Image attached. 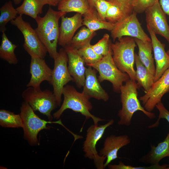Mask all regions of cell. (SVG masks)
Segmentation results:
<instances>
[{
    "instance_id": "obj_18",
    "label": "cell",
    "mask_w": 169,
    "mask_h": 169,
    "mask_svg": "<svg viewBox=\"0 0 169 169\" xmlns=\"http://www.w3.org/2000/svg\"><path fill=\"white\" fill-rule=\"evenodd\" d=\"M131 140L127 135L116 136L111 135L106 138L104 146L99 153L101 156L106 157L105 168L112 161L118 158V151L123 147L129 144Z\"/></svg>"
},
{
    "instance_id": "obj_13",
    "label": "cell",
    "mask_w": 169,
    "mask_h": 169,
    "mask_svg": "<svg viewBox=\"0 0 169 169\" xmlns=\"http://www.w3.org/2000/svg\"><path fill=\"white\" fill-rule=\"evenodd\" d=\"M147 26L156 34L164 37L169 43V25L166 14L157 1L145 11Z\"/></svg>"
},
{
    "instance_id": "obj_3",
    "label": "cell",
    "mask_w": 169,
    "mask_h": 169,
    "mask_svg": "<svg viewBox=\"0 0 169 169\" xmlns=\"http://www.w3.org/2000/svg\"><path fill=\"white\" fill-rule=\"evenodd\" d=\"M62 95L64 96L63 103L59 109L53 114L54 119H59L65 110L70 109L80 113L86 119H92L95 125H98L99 121L104 120L90 113L92 106L90 101V98L82 92H78L73 86L67 84L65 85Z\"/></svg>"
},
{
    "instance_id": "obj_21",
    "label": "cell",
    "mask_w": 169,
    "mask_h": 169,
    "mask_svg": "<svg viewBox=\"0 0 169 169\" xmlns=\"http://www.w3.org/2000/svg\"><path fill=\"white\" fill-rule=\"evenodd\" d=\"M135 63L136 71V81L139 87H142L145 93L148 92L154 83V75L151 73L141 61L138 55L135 54Z\"/></svg>"
},
{
    "instance_id": "obj_2",
    "label": "cell",
    "mask_w": 169,
    "mask_h": 169,
    "mask_svg": "<svg viewBox=\"0 0 169 169\" xmlns=\"http://www.w3.org/2000/svg\"><path fill=\"white\" fill-rule=\"evenodd\" d=\"M138 87L136 81L130 79L121 86L120 93L122 108L118 114L120 118L118 122L119 125H130L133 115L137 111H142L150 119L156 117L154 113L146 111L141 106L138 99Z\"/></svg>"
},
{
    "instance_id": "obj_37",
    "label": "cell",
    "mask_w": 169,
    "mask_h": 169,
    "mask_svg": "<svg viewBox=\"0 0 169 169\" xmlns=\"http://www.w3.org/2000/svg\"><path fill=\"white\" fill-rule=\"evenodd\" d=\"M156 107L159 111L158 118L155 123L148 126V128H149L157 127L161 119H165L169 123V111L165 108L161 101L157 104Z\"/></svg>"
},
{
    "instance_id": "obj_41",
    "label": "cell",
    "mask_w": 169,
    "mask_h": 169,
    "mask_svg": "<svg viewBox=\"0 0 169 169\" xmlns=\"http://www.w3.org/2000/svg\"><path fill=\"white\" fill-rule=\"evenodd\" d=\"M14 3L16 4H19L22 0H13Z\"/></svg>"
},
{
    "instance_id": "obj_7",
    "label": "cell",
    "mask_w": 169,
    "mask_h": 169,
    "mask_svg": "<svg viewBox=\"0 0 169 169\" xmlns=\"http://www.w3.org/2000/svg\"><path fill=\"white\" fill-rule=\"evenodd\" d=\"M22 96L34 111H38L46 115L49 121L52 120L51 113L58 106L53 91L48 89L37 90L29 87L23 91Z\"/></svg>"
},
{
    "instance_id": "obj_12",
    "label": "cell",
    "mask_w": 169,
    "mask_h": 169,
    "mask_svg": "<svg viewBox=\"0 0 169 169\" xmlns=\"http://www.w3.org/2000/svg\"><path fill=\"white\" fill-rule=\"evenodd\" d=\"M169 91V68L163 74L147 92L139 98L144 109L151 112L156 105L161 102L163 96Z\"/></svg>"
},
{
    "instance_id": "obj_25",
    "label": "cell",
    "mask_w": 169,
    "mask_h": 169,
    "mask_svg": "<svg viewBox=\"0 0 169 169\" xmlns=\"http://www.w3.org/2000/svg\"><path fill=\"white\" fill-rule=\"evenodd\" d=\"M90 8L88 0H61L58 5L59 11L66 13L75 12L82 15Z\"/></svg>"
},
{
    "instance_id": "obj_39",
    "label": "cell",
    "mask_w": 169,
    "mask_h": 169,
    "mask_svg": "<svg viewBox=\"0 0 169 169\" xmlns=\"http://www.w3.org/2000/svg\"><path fill=\"white\" fill-rule=\"evenodd\" d=\"M61 0H46L48 3V4L53 6H56L58 5Z\"/></svg>"
},
{
    "instance_id": "obj_16",
    "label": "cell",
    "mask_w": 169,
    "mask_h": 169,
    "mask_svg": "<svg viewBox=\"0 0 169 169\" xmlns=\"http://www.w3.org/2000/svg\"><path fill=\"white\" fill-rule=\"evenodd\" d=\"M83 15L77 13L70 17H61V23L59 27L58 44L63 47L70 44L71 40L77 30L83 25Z\"/></svg>"
},
{
    "instance_id": "obj_32",
    "label": "cell",
    "mask_w": 169,
    "mask_h": 169,
    "mask_svg": "<svg viewBox=\"0 0 169 169\" xmlns=\"http://www.w3.org/2000/svg\"><path fill=\"white\" fill-rule=\"evenodd\" d=\"M110 36L107 33L105 34L103 38L95 44L91 45L95 53L102 57L107 55L110 47Z\"/></svg>"
},
{
    "instance_id": "obj_4",
    "label": "cell",
    "mask_w": 169,
    "mask_h": 169,
    "mask_svg": "<svg viewBox=\"0 0 169 169\" xmlns=\"http://www.w3.org/2000/svg\"><path fill=\"white\" fill-rule=\"evenodd\" d=\"M136 43L134 38L125 36L118 39L114 43H110L113 60L118 68L127 73L130 79L136 81V72L134 68V50Z\"/></svg>"
},
{
    "instance_id": "obj_29",
    "label": "cell",
    "mask_w": 169,
    "mask_h": 169,
    "mask_svg": "<svg viewBox=\"0 0 169 169\" xmlns=\"http://www.w3.org/2000/svg\"><path fill=\"white\" fill-rule=\"evenodd\" d=\"M0 31L2 33L6 31V26L7 23L15 19L18 13L11 1L3 5L0 8Z\"/></svg>"
},
{
    "instance_id": "obj_33",
    "label": "cell",
    "mask_w": 169,
    "mask_h": 169,
    "mask_svg": "<svg viewBox=\"0 0 169 169\" xmlns=\"http://www.w3.org/2000/svg\"><path fill=\"white\" fill-rule=\"evenodd\" d=\"M108 167L110 169H168L169 165L165 164L160 165L159 164L151 165L148 166H133L125 165L121 161L117 165L109 164Z\"/></svg>"
},
{
    "instance_id": "obj_35",
    "label": "cell",
    "mask_w": 169,
    "mask_h": 169,
    "mask_svg": "<svg viewBox=\"0 0 169 169\" xmlns=\"http://www.w3.org/2000/svg\"><path fill=\"white\" fill-rule=\"evenodd\" d=\"M111 4L115 5L130 15L134 11L132 3L134 0H106Z\"/></svg>"
},
{
    "instance_id": "obj_6",
    "label": "cell",
    "mask_w": 169,
    "mask_h": 169,
    "mask_svg": "<svg viewBox=\"0 0 169 169\" xmlns=\"http://www.w3.org/2000/svg\"><path fill=\"white\" fill-rule=\"evenodd\" d=\"M90 66L99 72L98 79L100 82L108 80L112 84L114 91L120 92V88L124 82L130 79L126 73L121 72L117 67L113 60L110 46L108 54L97 63Z\"/></svg>"
},
{
    "instance_id": "obj_14",
    "label": "cell",
    "mask_w": 169,
    "mask_h": 169,
    "mask_svg": "<svg viewBox=\"0 0 169 169\" xmlns=\"http://www.w3.org/2000/svg\"><path fill=\"white\" fill-rule=\"evenodd\" d=\"M30 80L27 87L41 89L40 85L44 81H47L50 84L52 81V69L48 66L44 59L31 57L30 64Z\"/></svg>"
},
{
    "instance_id": "obj_43",
    "label": "cell",
    "mask_w": 169,
    "mask_h": 169,
    "mask_svg": "<svg viewBox=\"0 0 169 169\" xmlns=\"http://www.w3.org/2000/svg\"><path fill=\"white\" fill-rule=\"evenodd\" d=\"M168 169H169V167H168Z\"/></svg>"
},
{
    "instance_id": "obj_27",
    "label": "cell",
    "mask_w": 169,
    "mask_h": 169,
    "mask_svg": "<svg viewBox=\"0 0 169 169\" xmlns=\"http://www.w3.org/2000/svg\"><path fill=\"white\" fill-rule=\"evenodd\" d=\"M96 33L95 32L83 27L73 37L70 45L76 49H81L90 44L91 40Z\"/></svg>"
},
{
    "instance_id": "obj_30",
    "label": "cell",
    "mask_w": 169,
    "mask_h": 169,
    "mask_svg": "<svg viewBox=\"0 0 169 169\" xmlns=\"http://www.w3.org/2000/svg\"><path fill=\"white\" fill-rule=\"evenodd\" d=\"M91 45L90 44L77 49L78 53L83 59L87 66L95 64L103 57L95 53L92 48Z\"/></svg>"
},
{
    "instance_id": "obj_42",
    "label": "cell",
    "mask_w": 169,
    "mask_h": 169,
    "mask_svg": "<svg viewBox=\"0 0 169 169\" xmlns=\"http://www.w3.org/2000/svg\"><path fill=\"white\" fill-rule=\"evenodd\" d=\"M169 55V49L166 52Z\"/></svg>"
},
{
    "instance_id": "obj_23",
    "label": "cell",
    "mask_w": 169,
    "mask_h": 169,
    "mask_svg": "<svg viewBox=\"0 0 169 169\" xmlns=\"http://www.w3.org/2000/svg\"><path fill=\"white\" fill-rule=\"evenodd\" d=\"M134 39L138 48V55L141 61L149 71L155 75L156 69L152 54L151 42H144L136 38Z\"/></svg>"
},
{
    "instance_id": "obj_31",
    "label": "cell",
    "mask_w": 169,
    "mask_h": 169,
    "mask_svg": "<svg viewBox=\"0 0 169 169\" xmlns=\"http://www.w3.org/2000/svg\"><path fill=\"white\" fill-rule=\"evenodd\" d=\"M128 15L118 7L111 4L107 11L105 19L107 22L115 24Z\"/></svg>"
},
{
    "instance_id": "obj_40",
    "label": "cell",
    "mask_w": 169,
    "mask_h": 169,
    "mask_svg": "<svg viewBox=\"0 0 169 169\" xmlns=\"http://www.w3.org/2000/svg\"><path fill=\"white\" fill-rule=\"evenodd\" d=\"M90 8H95V4L98 0H88Z\"/></svg>"
},
{
    "instance_id": "obj_20",
    "label": "cell",
    "mask_w": 169,
    "mask_h": 169,
    "mask_svg": "<svg viewBox=\"0 0 169 169\" xmlns=\"http://www.w3.org/2000/svg\"><path fill=\"white\" fill-rule=\"evenodd\" d=\"M151 146V150L140 159V161L145 164L158 165L162 159L169 157V131L163 141L156 146Z\"/></svg>"
},
{
    "instance_id": "obj_5",
    "label": "cell",
    "mask_w": 169,
    "mask_h": 169,
    "mask_svg": "<svg viewBox=\"0 0 169 169\" xmlns=\"http://www.w3.org/2000/svg\"><path fill=\"white\" fill-rule=\"evenodd\" d=\"M20 114L23 123L24 138L31 146L38 145V134L43 129L49 128L47 126L48 124H58L69 131L63 124L60 119L57 121H52L41 119L35 113L29 105L24 101L22 103Z\"/></svg>"
},
{
    "instance_id": "obj_9",
    "label": "cell",
    "mask_w": 169,
    "mask_h": 169,
    "mask_svg": "<svg viewBox=\"0 0 169 169\" xmlns=\"http://www.w3.org/2000/svg\"><path fill=\"white\" fill-rule=\"evenodd\" d=\"M52 81L53 92L55 96L58 106H60L64 86L74 79L70 74L68 68V57L64 49H60L54 59Z\"/></svg>"
},
{
    "instance_id": "obj_38",
    "label": "cell",
    "mask_w": 169,
    "mask_h": 169,
    "mask_svg": "<svg viewBox=\"0 0 169 169\" xmlns=\"http://www.w3.org/2000/svg\"><path fill=\"white\" fill-rule=\"evenodd\" d=\"M159 2L163 12L169 17V0H160Z\"/></svg>"
},
{
    "instance_id": "obj_11",
    "label": "cell",
    "mask_w": 169,
    "mask_h": 169,
    "mask_svg": "<svg viewBox=\"0 0 169 169\" xmlns=\"http://www.w3.org/2000/svg\"><path fill=\"white\" fill-rule=\"evenodd\" d=\"M113 41L117 38L127 36L140 39L144 42H151V39L142 28L137 17L133 12L121 21L115 23L111 31Z\"/></svg>"
},
{
    "instance_id": "obj_15",
    "label": "cell",
    "mask_w": 169,
    "mask_h": 169,
    "mask_svg": "<svg viewBox=\"0 0 169 169\" xmlns=\"http://www.w3.org/2000/svg\"><path fill=\"white\" fill-rule=\"evenodd\" d=\"M68 57V68L77 87H83L85 79V62L78 52L77 50L70 45L64 47Z\"/></svg>"
},
{
    "instance_id": "obj_34",
    "label": "cell",
    "mask_w": 169,
    "mask_h": 169,
    "mask_svg": "<svg viewBox=\"0 0 169 169\" xmlns=\"http://www.w3.org/2000/svg\"><path fill=\"white\" fill-rule=\"evenodd\" d=\"M158 0H134L132 6L134 11L136 13L145 12L149 7L153 5Z\"/></svg>"
},
{
    "instance_id": "obj_1",
    "label": "cell",
    "mask_w": 169,
    "mask_h": 169,
    "mask_svg": "<svg viewBox=\"0 0 169 169\" xmlns=\"http://www.w3.org/2000/svg\"><path fill=\"white\" fill-rule=\"evenodd\" d=\"M66 12L56 11L49 7L43 17L38 15L35 20L37 27L35 29L40 40L50 57L54 59L57 56V45L59 35V21Z\"/></svg>"
},
{
    "instance_id": "obj_22",
    "label": "cell",
    "mask_w": 169,
    "mask_h": 169,
    "mask_svg": "<svg viewBox=\"0 0 169 169\" xmlns=\"http://www.w3.org/2000/svg\"><path fill=\"white\" fill-rule=\"evenodd\" d=\"M83 25L86 26L93 32L101 29L111 31L115 26V24L100 19L95 8H90L87 13L83 15Z\"/></svg>"
},
{
    "instance_id": "obj_28",
    "label": "cell",
    "mask_w": 169,
    "mask_h": 169,
    "mask_svg": "<svg viewBox=\"0 0 169 169\" xmlns=\"http://www.w3.org/2000/svg\"><path fill=\"white\" fill-rule=\"evenodd\" d=\"M0 125L4 128H23V125L20 114H15L10 111L0 110Z\"/></svg>"
},
{
    "instance_id": "obj_26",
    "label": "cell",
    "mask_w": 169,
    "mask_h": 169,
    "mask_svg": "<svg viewBox=\"0 0 169 169\" xmlns=\"http://www.w3.org/2000/svg\"><path fill=\"white\" fill-rule=\"evenodd\" d=\"M2 33L0 46V58L9 64H16L18 62V60L14 51L18 45L13 44L9 40L5 32Z\"/></svg>"
},
{
    "instance_id": "obj_17",
    "label": "cell",
    "mask_w": 169,
    "mask_h": 169,
    "mask_svg": "<svg viewBox=\"0 0 169 169\" xmlns=\"http://www.w3.org/2000/svg\"><path fill=\"white\" fill-rule=\"evenodd\" d=\"M147 27L151 39L156 64L154 79L155 82L169 68V55L165 51V45L158 39L152 30L149 27L147 26Z\"/></svg>"
},
{
    "instance_id": "obj_8",
    "label": "cell",
    "mask_w": 169,
    "mask_h": 169,
    "mask_svg": "<svg viewBox=\"0 0 169 169\" xmlns=\"http://www.w3.org/2000/svg\"><path fill=\"white\" fill-rule=\"evenodd\" d=\"M22 33L24 39L23 47L31 57H38L44 59L47 52L39 38L35 29L30 24L24 21L22 14H19L15 19L10 22Z\"/></svg>"
},
{
    "instance_id": "obj_19",
    "label": "cell",
    "mask_w": 169,
    "mask_h": 169,
    "mask_svg": "<svg viewBox=\"0 0 169 169\" xmlns=\"http://www.w3.org/2000/svg\"><path fill=\"white\" fill-rule=\"evenodd\" d=\"M88 66L85 69V79L82 92L90 99L107 101L109 98L107 93L100 84L96 76V70Z\"/></svg>"
},
{
    "instance_id": "obj_10",
    "label": "cell",
    "mask_w": 169,
    "mask_h": 169,
    "mask_svg": "<svg viewBox=\"0 0 169 169\" xmlns=\"http://www.w3.org/2000/svg\"><path fill=\"white\" fill-rule=\"evenodd\" d=\"M114 122V120L112 119L103 125L99 126L94 124L90 126L87 131L86 137L83 147L84 156L93 160L97 169L105 168L104 162L106 157L98 154L96 149V145L102 137L106 129L112 125Z\"/></svg>"
},
{
    "instance_id": "obj_36",
    "label": "cell",
    "mask_w": 169,
    "mask_h": 169,
    "mask_svg": "<svg viewBox=\"0 0 169 169\" xmlns=\"http://www.w3.org/2000/svg\"><path fill=\"white\" fill-rule=\"evenodd\" d=\"M111 4L106 0H98L95 3V8L99 18L101 20L106 21L107 11Z\"/></svg>"
},
{
    "instance_id": "obj_24",
    "label": "cell",
    "mask_w": 169,
    "mask_h": 169,
    "mask_svg": "<svg viewBox=\"0 0 169 169\" xmlns=\"http://www.w3.org/2000/svg\"><path fill=\"white\" fill-rule=\"evenodd\" d=\"M46 4H48L46 0H23L16 9L18 14H25L35 19L42 13L43 8Z\"/></svg>"
}]
</instances>
